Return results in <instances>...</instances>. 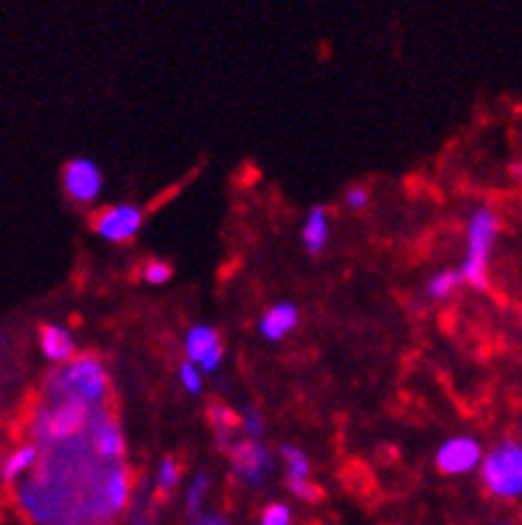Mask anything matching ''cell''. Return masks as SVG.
Wrapping results in <instances>:
<instances>
[{"label": "cell", "mask_w": 522, "mask_h": 525, "mask_svg": "<svg viewBox=\"0 0 522 525\" xmlns=\"http://www.w3.org/2000/svg\"><path fill=\"white\" fill-rule=\"evenodd\" d=\"M483 483L488 494L501 502L522 499V443L501 440L491 454L483 459Z\"/></svg>", "instance_id": "cell-1"}, {"label": "cell", "mask_w": 522, "mask_h": 525, "mask_svg": "<svg viewBox=\"0 0 522 525\" xmlns=\"http://www.w3.org/2000/svg\"><path fill=\"white\" fill-rule=\"evenodd\" d=\"M499 216L491 208H477L469 222V251L464 262V280L477 291L488 288V264H491L493 243L499 238Z\"/></svg>", "instance_id": "cell-2"}, {"label": "cell", "mask_w": 522, "mask_h": 525, "mask_svg": "<svg viewBox=\"0 0 522 525\" xmlns=\"http://www.w3.org/2000/svg\"><path fill=\"white\" fill-rule=\"evenodd\" d=\"M51 387H56V392H62V395L99 403L107 395V374H104L99 358L83 355V358L72 360L62 374H56L51 379Z\"/></svg>", "instance_id": "cell-3"}, {"label": "cell", "mask_w": 522, "mask_h": 525, "mask_svg": "<svg viewBox=\"0 0 522 525\" xmlns=\"http://www.w3.org/2000/svg\"><path fill=\"white\" fill-rule=\"evenodd\" d=\"M62 395V392H59ZM91 406L88 400L72 398V395H62L54 406L48 408L46 414L38 419V438L46 440H70L78 438L83 427L91 422Z\"/></svg>", "instance_id": "cell-4"}, {"label": "cell", "mask_w": 522, "mask_h": 525, "mask_svg": "<svg viewBox=\"0 0 522 525\" xmlns=\"http://www.w3.org/2000/svg\"><path fill=\"white\" fill-rule=\"evenodd\" d=\"M230 459H232V472L235 478L248 488H256L264 483V475L269 472V451L261 446L259 440H240L230 448Z\"/></svg>", "instance_id": "cell-5"}, {"label": "cell", "mask_w": 522, "mask_h": 525, "mask_svg": "<svg viewBox=\"0 0 522 525\" xmlns=\"http://www.w3.org/2000/svg\"><path fill=\"white\" fill-rule=\"evenodd\" d=\"M483 448L472 438H453L437 451V470L443 475H464L483 462Z\"/></svg>", "instance_id": "cell-6"}, {"label": "cell", "mask_w": 522, "mask_h": 525, "mask_svg": "<svg viewBox=\"0 0 522 525\" xmlns=\"http://www.w3.org/2000/svg\"><path fill=\"white\" fill-rule=\"evenodd\" d=\"M64 190L75 203H91L102 192V171L86 158L70 160L64 166Z\"/></svg>", "instance_id": "cell-7"}, {"label": "cell", "mask_w": 522, "mask_h": 525, "mask_svg": "<svg viewBox=\"0 0 522 525\" xmlns=\"http://www.w3.org/2000/svg\"><path fill=\"white\" fill-rule=\"evenodd\" d=\"M142 227V214L134 206L107 208L94 219V230L112 243H126Z\"/></svg>", "instance_id": "cell-8"}, {"label": "cell", "mask_w": 522, "mask_h": 525, "mask_svg": "<svg viewBox=\"0 0 522 525\" xmlns=\"http://www.w3.org/2000/svg\"><path fill=\"white\" fill-rule=\"evenodd\" d=\"M222 342L211 326H195L187 336V358L203 371H214L222 363Z\"/></svg>", "instance_id": "cell-9"}, {"label": "cell", "mask_w": 522, "mask_h": 525, "mask_svg": "<svg viewBox=\"0 0 522 525\" xmlns=\"http://www.w3.org/2000/svg\"><path fill=\"white\" fill-rule=\"evenodd\" d=\"M94 454L99 462L120 464V459L126 456V440L123 432L112 419H102L94 430Z\"/></svg>", "instance_id": "cell-10"}, {"label": "cell", "mask_w": 522, "mask_h": 525, "mask_svg": "<svg viewBox=\"0 0 522 525\" xmlns=\"http://www.w3.org/2000/svg\"><path fill=\"white\" fill-rule=\"evenodd\" d=\"M296 323H299V310H296L293 304L283 302V304H275V307L261 318L259 331L264 339L277 342V339H283V336L291 334L293 328H296Z\"/></svg>", "instance_id": "cell-11"}, {"label": "cell", "mask_w": 522, "mask_h": 525, "mask_svg": "<svg viewBox=\"0 0 522 525\" xmlns=\"http://www.w3.org/2000/svg\"><path fill=\"white\" fill-rule=\"evenodd\" d=\"M328 235H331V224H328V211L323 206L309 208L307 214V224H304V232H301V238H304V246L312 256H317L328 243Z\"/></svg>", "instance_id": "cell-12"}, {"label": "cell", "mask_w": 522, "mask_h": 525, "mask_svg": "<svg viewBox=\"0 0 522 525\" xmlns=\"http://www.w3.org/2000/svg\"><path fill=\"white\" fill-rule=\"evenodd\" d=\"M40 347L46 352V358L56 360V363H67L75 355V342L62 326L40 328Z\"/></svg>", "instance_id": "cell-13"}, {"label": "cell", "mask_w": 522, "mask_h": 525, "mask_svg": "<svg viewBox=\"0 0 522 525\" xmlns=\"http://www.w3.org/2000/svg\"><path fill=\"white\" fill-rule=\"evenodd\" d=\"M35 462H38V448L35 446L16 448L14 454L3 462V480H6V483L8 480H16L19 475H24V472H30L32 467H35Z\"/></svg>", "instance_id": "cell-14"}, {"label": "cell", "mask_w": 522, "mask_h": 525, "mask_svg": "<svg viewBox=\"0 0 522 525\" xmlns=\"http://www.w3.org/2000/svg\"><path fill=\"white\" fill-rule=\"evenodd\" d=\"M208 416H211V422H214V430H216V435H219V443H222L224 448L230 446V435L235 430H238L240 424V416L235 414V411H232V408H227V406H211L208 408Z\"/></svg>", "instance_id": "cell-15"}, {"label": "cell", "mask_w": 522, "mask_h": 525, "mask_svg": "<svg viewBox=\"0 0 522 525\" xmlns=\"http://www.w3.org/2000/svg\"><path fill=\"white\" fill-rule=\"evenodd\" d=\"M285 464H288V483H301V480H312L309 478V459L307 454L296 446H283L280 448Z\"/></svg>", "instance_id": "cell-16"}, {"label": "cell", "mask_w": 522, "mask_h": 525, "mask_svg": "<svg viewBox=\"0 0 522 525\" xmlns=\"http://www.w3.org/2000/svg\"><path fill=\"white\" fill-rule=\"evenodd\" d=\"M461 280H464V275H461V272L443 270L440 275H435V278L429 280L427 294L432 296V299H448V296L456 291V286H459Z\"/></svg>", "instance_id": "cell-17"}, {"label": "cell", "mask_w": 522, "mask_h": 525, "mask_svg": "<svg viewBox=\"0 0 522 525\" xmlns=\"http://www.w3.org/2000/svg\"><path fill=\"white\" fill-rule=\"evenodd\" d=\"M208 486H211V480H208L206 472H200L198 478L192 480L190 491H187V499H184V507H187V515H190V518H195V515L203 512V502H206Z\"/></svg>", "instance_id": "cell-18"}, {"label": "cell", "mask_w": 522, "mask_h": 525, "mask_svg": "<svg viewBox=\"0 0 522 525\" xmlns=\"http://www.w3.org/2000/svg\"><path fill=\"white\" fill-rule=\"evenodd\" d=\"M179 478H182V470H179V464H176L171 456H166V459L160 462V470H158V491L160 494L163 496L171 494V491L179 486Z\"/></svg>", "instance_id": "cell-19"}, {"label": "cell", "mask_w": 522, "mask_h": 525, "mask_svg": "<svg viewBox=\"0 0 522 525\" xmlns=\"http://www.w3.org/2000/svg\"><path fill=\"white\" fill-rule=\"evenodd\" d=\"M142 278L150 283V286H163L168 280L174 278V267L168 262H160V259H150V262L144 264Z\"/></svg>", "instance_id": "cell-20"}, {"label": "cell", "mask_w": 522, "mask_h": 525, "mask_svg": "<svg viewBox=\"0 0 522 525\" xmlns=\"http://www.w3.org/2000/svg\"><path fill=\"white\" fill-rule=\"evenodd\" d=\"M259 525H291V507L288 504H269L267 510L261 512Z\"/></svg>", "instance_id": "cell-21"}, {"label": "cell", "mask_w": 522, "mask_h": 525, "mask_svg": "<svg viewBox=\"0 0 522 525\" xmlns=\"http://www.w3.org/2000/svg\"><path fill=\"white\" fill-rule=\"evenodd\" d=\"M288 488H291L293 496H299V499H304V502H317L320 496H323V491L312 483V480H301V483H288Z\"/></svg>", "instance_id": "cell-22"}, {"label": "cell", "mask_w": 522, "mask_h": 525, "mask_svg": "<svg viewBox=\"0 0 522 525\" xmlns=\"http://www.w3.org/2000/svg\"><path fill=\"white\" fill-rule=\"evenodd\" d=\"M179 379H182L184 390L187 392H200V371L195 368V363H184L182 368H179Z\"/></svg>", "instance_id": "cell-23"}, {"label": "cell", "mask_w": 522, "mask_h": 525, "mask_svg": "<svg viewBox=\"0 0 522 525\" xmlns=\"http://www.w3.org/2000/svg\"><path fill=\"white\" fill-rule=\"evenodd\" d=\"M368 200H371V195H368L365 187H352V190L347 192V206L352 208V211H363V208L368 206Z\"/></svg>", "instance_id": "cell-24"}, {"label": "cell", "mask_w": 522, "mask_h": 525, "mask_svg": "<svg viewBox=\"0 0 522 525\" xmlns=\"http://www.w3.org/2000/svg\"><path fill=\"white\" fill-rule=\"evenodd\" d=\"M190 525H230V520L219 512H200V515L190 518Z\"/></svg>", "instance_id": "cell-25"}, {"label": "cell", "mask_w": 522, "mask_h": 525, "mask_svg": "<svg viewBox=\"0 0 522 525\" xmlns=\"http://www.w3.org/2000/svg\"><path fill=\"white\" fill-rule=\"evenodd\" d=\"M243 427H246V432L251 435V438H256V435H261V432H264V419H261L256 411H248L246 419H243Z\"/></svg>", "instance_id": "cell-26"}, {"label": "cell", "mask_w": 522, "mask_h": 525, "mask_svg": "<svg viewBox=\"0 0 522 525\" xmlns=\"http://www.w3.org/2000/svg\"><path fill=\"white\" fill-rule=\"evenodd\" d=\"M509 174H512V179H515V182L522 184V160H517V163H512V166H509Z\"/></svg>", "instance_id": "cell-27"}, {"label": "cell", "mask_w": 522, "mask_h": 525, "mask_svg": "<svg viewBox=\"0 0 522 525\" xmlns=\"http://www.w3.org/2000/svg\"><path fill=\"white\" fill-rule=\"evenodd\" d=\"M131 525H155V520L144 518V515H134V523Z\"/></svg>", "instance_id": "cell-28"}, {"label": "cell", "mask_w": 522, "mask_h": 525, "mask_svg": "<svg viewBox=\"0 0 522 525\" xmlns=\"http://www.w3.org/2000/svg\"><path fill=\"white\" fill-rule=\"evenodd\" d=\"M499 525H520V523H512V520H504V523H499Z\"/></svg>", "instance_id": "cell-29"}]
</instances>
